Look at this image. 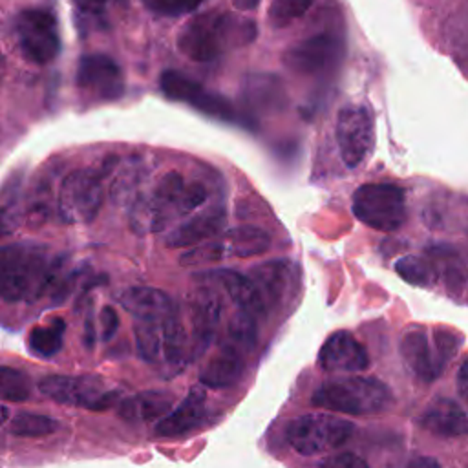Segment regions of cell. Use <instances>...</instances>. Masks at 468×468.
<instances>
[{
    "mask_svg": "<svg viewBox=\"0 0 468 468\" xmlns=\"http://www.w3.org/2000/svg\"><path fill=\"white\" fill-rule=\"evenodd\" d=\"M258 318L239 311L230 318L229 325H227V336H229V344L236 346V347H245L250 349L254 347L256 340H258Z\"/></svg>",
    "mask_w": 468,
    "mask_h": 468,
    "instance_id": "cell-33",
    "label": "cell"
},
{
    "mask_svg": "<svg viewBox=\"0 0 468 468\" xmlns=\"http://www.w3.org/2000/svg\"><path fill=\"white\" fill-rule=\"evenodd\" d=\"M406 468H442V466L439 464V461H437V459H433V457H426V455H420V457L411 459V461L406 464Z\"/></svg>",
    "mask_w": 468,
    "mask_h": 468,
    "instance_id": "cell-41",
    "label": "cell"
},
{
    "mask_svg": "<svg viewBox=\"0 0 468 468\" xmlns=\"http://www.w3.org/2000/svg\"><path fill=\"white\" fill-rule=\"evenodd\" d=\"M225 247L227 252L238 258H250L269 250L271 236L258 227L241 225L225 234Z\"/></svg>",
    "mask_w": 468,
    "mask_h": 468,
    "instance_id": "cell-26",
    "label": "cell"
},
{
    "mask_svg": "<svg viewBox=\"0 0 468 468\" xmlns=\"http://www.w3.org/2000/svg\"><path fill=\"white\" fill-rule=\"evenodd\" d=\"M249 276L260 289L267 309H276L292 287V263L285 260L265 261L252 267Z\"/></svg>",
    "mask_w": 468,
    "mask_h": 468,
    "instance_id": "cell-19",
    "label": "cell"
},
{
    "mask_svg": "<svg viewBox=\"0 0 468 468\" xmlns=\"http://www.w3.org/2000/svg\"><path fill=\"white\" fill-rule=\"evenodd\" d=\"M185 188L181 174L168 172L150 192H139L130 207V227L137 234L166 229L176 218L185 216Z\"/></svg>",
    "mask_w": 468,
    "mask_h": 468,
    "instance_id": "cell-4",
    "label": "cell"
},
{
    "mask_svg": "<svg viewBox=\"0 0 468 468\" xmlns=\"http://www.w3.org/2000/svg\"><path fill=\"white\" fill-rule=\"evenodd\" d=\"M338 38L329 33H318L291 46L283 55L285 68L300 75H322L333 69L340 58Z\"/></svg>",
    "mask_w": 468,
    "mask_h": 468,
    "instance_id": "cell-12",
    "label": "cell"
},
{
    "mask_svg": "<svg viewBox=\"0 0 468 468\" xmlns=\"http://www.w3.org/2000/svg\"><path fill=\"white\" fill-rule=\"evenodd\" d=\"M311 404L347 415H375L391 408L393 393L375 377H342L320 384Z\"/></svg>",
    "mask_w": 468,
    "mask_h": 468,
    "instance_id": "cell-3",
    "label": "cell"
},
{
    "mask_svg": "<svg viewBox=\"0 0 468 468\" xmlns=\"http://www.w3.org/2000/svg\"><path fill=\"white\" fill-rule=\"evenodd\" d=\"M314 0H271L269 4V22L274 27H285L292 20L300 18L307 13V9L313 5Z\"/></svg>",
    "mask_w": 468,
    "mask_h": 468,
    "instance_id": "cell-35",
    "label": "cell"
},
{
    "mask_svg": "<svg viewBox=\"0 0 468 468\" xmlns=\"http://www.w3.org/2000/svg\"><path fill=\"white\" fill-rule=\"evenodd\" d=\"M457 391L464 400H468V355L457 371Z\"/></svg>",
    "mask_w": 468,
    "mask_h": 468,
    "instance_id": "cell-40",
    "label": "cell"
},
{
    "mask_svg": "<svg viewBox=\"0 0 468 468\" xmlns=\"http://www.w3.org/2000/svg\"><path fill=\"white\" fill-rule=\"evenodd\" d=\"M133 336L139 356L146 362H155L163 351V322L137 320Z\"/></svg>",
    "mask_w": 468,
    "mask_h": 468,
    "instance_id": "cell-29",
    "label": "cell"
},
{
    "mask_svg": "<svg viewBox=\"0 0 468 468\" xmlns=\"http://www.w3.org/2000/svg\"><path fill=\"white\" fill-rule=\"evenodd\" d=\"M207 415V395L201 386H194L186 397L163 419L157 420L154 431L159 437H179L203 422Z\"/></svg>",
    "mask_w": 468,
    "mask_h": 468,
    "instance_id": "cell-17",
    "label": "cell"
},
{
    "mask_svg": "<svg viewBox=\"0 0 468 468\" xmlns=\"http://www.w3.org/2000/svg\"><path fill=\"white\" fill-rule=\"evenodd\" d=\"M400 356L408 369L422 382L435 380L448 367L433 338L430 340L428 331L420 325L404 331L400 338Z\"/></svg>",
    "mask_w": 468,
    "mask_h": 468,
    "instance_id": "cell-14",
    "label": "cell"
},
{
    "mask_svg": "<svg viewBox=\"0 0 468 468\" xmlns=\"http://www.w3.org/2000/svg\"><path fill=\"white\" fill-rule=\"evenodd\" d=\"M320 468H369L367 463L353 452H338L325 457Z\"/></svg>",
    "mask_w": 468,
    "mask_h": 468,
    "instance_id": "cell-38",
    "label": "cell"
},
{
    "mask_svg": "<svg viewBox=\"0 0 468 468\" xmlns=\"http://www.w3.org/2000/svg\"><path fill=\"white\" fill-rule=\"evenodd\" d=\"M75 82L84 93L102 101L119 99L124 91L119 64L102 53H90L79 60Z\"/></svg>",
    "mask_w": 468,
    "mask_h": 468,
    "instance_id": "cell-13",
    "label": "cell"
},
{
    "mask_svg": "<svg viewBox=\"0 0 468 468\" xmlns=\"http://www.w3.org/2000/svg\"><path fill=\"white\" fill-rule=\"evenodd\" d=\"M0 395L9 402H24L31 397V382L20 369L2 366L0 367Z\"/></svg>",
    "mask_w": 468,
    "mask_h": 468,
    "instance_id": "cell-34",
    "label": "cell"
},
{
    "mask_svg": "<svg viewBox=\"0 0 468 468\" xmlns=\"http://www.w3.org/2000/svg\"><path fill=\"white\" fill-rule=\"evenodd\" d=\"M112 170V161L101 168H77L69 172L58 188L57 214L66 225L90 223L102 205V179Z\"/></svg>",
    "mask_w": 468,
    "mask_h": 468,
    "instance_id": "cell-5",
    "label": "cell"
},
{
    "mask_svg": "<svg viewBox=\"0 0 468 468\" xmlns=\"http://www.w3.org/2000/svg\"><path fill=\"white\" fill-rule=\"evenodd\" d=\"M318 366L331 373L362 371L369 366V355L349 331H335L318 351Z\"/></svg>",
    "mask_w": 468,
    "mask_h": 468,
    "instance_id": "cell-16",
    "label": "cell"
},
{
    "mask_svg": "<svg viewBox=\"0 0 468 468\" xmlns=\"http://www.w3.org/2000/svg\"><path fill=\"white\" fill-rule=\"evenodd\" d=\"M146 176V168L143 165L141 159H130L121 172L117 174L112 188H110V196L115 203H126L132 201L139 196L137 188L141 185V181Z\"/></svg>",
    "mask_w": 468,
    "mask_h": 468,
    "instance_id": "cell-27",
    "label": "cell"
},
{
    "mask_svg": "<svg viewBox=\"0 0 468 468\" xmlns=\"http://www.w3.org/2000/svg\"><path fill=\"white\" fill-rule=\"evenodd\" d=\"M172 404L174 397L168 391L148 389L124 399L119 406V413L128 420H159L170 413Z\"/></svg>",
    "mask_w": 468,
    "mask_h": 468,
    "instance_id": "cell-25",
    "label": "cell"
},
{
    "mask_svg": "<svg viewBox=\"0 0 468 468\" xmlns=\"http://www.w3.org/2000/svg\"><path fill=\"white\" fill-rule=\"evenodd\" d=\"M58 422L40 413H18L9 424V431L18 437H46L57 431Z\"/></svg>",
    "mask_w": 468,
    "mask_h": 468,
    "instance_id": "cell-31",
    "label": "cell"
},
{
    "mask_svg": "<svg viewBox=\"0 0 468 468\" xmlns=\"http://www.w3.org/2000/svg\"><path fill=\"white\" fill-rule=\"evenodd\" d=\"M395 271L404 282L419 287H428L435 280V271L431 263L420 256H402L400 260H397Z\"/></svg>",
    "mask_w": 468,
    "mask_h": 468,
    "instance_id": "cell-32",
    "label": "cell"
},
{
    "mask_svg": "<svg viewBox=\"0 0 468 468\" xmlns=\"http://www.w3.org/2000/svg\"><path fill=\"white\" fill-rule=\"evenodd\" d=\"M355 426L347 419L331 413H305L285 428L287 442L302 455H318L336 450L353 435Z\"/></svg>",
    "mask_w": 468,
    "mask_h": 468,
    "instance_id": "cell-6",
    "label": "cell"
},
{
    "mask_svg": "<svg viewBox=\"0 0 468 468\" xmlns=\"http://www.w3.org/2000/svg\"><path fill=\"white\" fill-rule=\"evenodd\" d=\"M150 9L165 16H179L194 11L205 0H143Z\"/></svg>",
    "mask_w": 468,
    "mask_h": 468,
    "instance_id": "cell-37",
    "label": "cell"
},
{
    "mask_svg": "<svg viewBox=\"0 0 468 468\" xmlns=\"http://www.w3.org/2000/svg\"><path fill=\"white\" fill-rule=\"evenodd\" d=\"M101 325H102V336L101 338L104 342L112 340L113 335L119 329V316H117V311L112 305L102 307V311H101Z\"/></svg>",
    "mask_w": 468,
    "mask_h": 468,
    "instance_id": "cell-39",
    "label": "cell"
},
{
    "mask_svg": "<svg viewBox=\"0 0 468 468\" xmlns=\"http://www.w3.org/2000/svg\"><path fill=\"white\" fill-rule=\"evenodd\" d=\"M159 86H161V91L172 101L190 104L196 110L214 119H221L227 122L236 121V110L227 97L207 90L197 80H194L192 77L181 71H174V69L163 71L159 77Z\"/></svg>",
    "mask_w": 468,
    "mask_h": 468,
    "instance_id": "cell-11",
    "label": "cell"
},
{
    "mask_svg": "<svg viewBox=\"0 0 468 468\" xmlns=\"http://www.w3.org/2000/svg\"><path fill=\"white\" fill-rule=\"evenodd\" d=\"M227 252L225 243L219 241H207L197 245L196 249L185 252L179 258V263L183 267H194V265H205V263H214L219 261L223 258V254Z\"/></svg>",
    "mask_w": 468,
    "mask_h": 468,
    "instance_id": "cell-36",
    "label": "cell"
},
{
    "mask_svg": "<svg viewBox=\"0 0 468 468\" xmlns=\"http://www.w3.org/2000/svg\"><path fill=\"white\" fill-rule=\"evenodd\" d=\"M232 4H234V7L247 11V9H256L260 0H232Z\"/></svg>",
    "mask_w": 468,
    "mask_h": 468,
    "instance_id": "cell-44",
    "label": "cell"
},
{
    "mask_svg": "<svg viewBox=\"0 0 468 468\" xmlns=\"http://www.w3.org/2000/svg\"><path fill=\"white\" fill-rule=\"evenodd\" d=\"M38 389L58 404L93 411H104L119 400V391L106 389L102 378L90 375H48L38 380Z\"/></svg>",
    "mask_w": 468,
    "mask_h": 468,
    "instance_id": "cell-8",
    "label": "cell"
},
{
    "mask_svg": "<svg viewBox=\"0 0 468 468\" xmlns=\"http://www.w3.org/2000/svg\"><path fill=\"white\" fill-rule=\"evenodd\" d=\"M208 276L225 289V292L230 296L239 311H245L256 318L265 316L267 305L250 276H245L232 269H218L212 271Z\"/></svg>",
    "mask_w": 468,
    "mask_h": 468,
    "instance_id": "cell-21",
    "label": "cell"
},
{
    "mask_svg": "<svg viewBox=\"0 0 468 468\" xmlns=\"http://www.w3.org/2000/svg\"><path fill=\"white\" fill-rule=\"evenodd\" d=\"M256 26L252 20L238 18L229 13H207L190 20L177 37V49L190 60L208 62L227 48L252 42Z\"/></svg>",
    "mask_w": 468,
    "mask_h": 468,
    "instance_id": "cell-1",
    "label": "cell"
},
{
    "mask_svg": "<svg viewBox=\"0 0 468 468\" xmlns=\"http://www.w3.org/2000/svg\"><path fill=\"white\" fill-rule=\"evenodd\" d=\"M60 261H49L37 245H5L0 254V292L4 302L38 298L51 285Z\"/></svg>",
    "mask_w": 468,
    "mask_h": 468,
    "instance_id": "cell-2",
    "label": "cell"
},
{
    "mask_svg": "<svg viewBox=\"0 0 468 468\" xmlns=\"http://www.w3.org/2000/svg\"><path fill=\"white\" fill-rule=\"evenodd\" d=\"M335 137L347 168H356L364 163L375 144V119L369 108L360 104L344 106L336 115Z\"/></svg>",
    "mask_w": 468,
    "mask_h": 468,
    "instance_id": "cell-10",
    "label": "cell"
},
{
    "mask_svg": "<svg viewBox=\"0 0 468 468\" xmlns=\"http://www.w3.org/2000/svg\"><path fill=\"white\" fill-rule=\"evenodd\" d=\"M117 300L121 307L137 320L165 322L176 313L172 298L155 287H128Z\"/></svg>",
    "mask_w": 468,
    "mask_h": 468,
    "instance_id": "cell-18",
    "label": "cell"
},
{
    "mask_svg": "<svg viewBox=\"0 0 468 468\" xmlns=\"http://www.w3.org/2000/svg\"><path fill=\"white\" fill-rule=\"evenodd\" d=\"M245 371V358L239 347L232 344H225L205 367L199 371V382L207 388H229L236 384Z\"/></svg>",
    "mask_w": 468,
    "mask_h": 468,
    "instance_id": "cell-22",
    "label": "cell"
},
{
    "mask_svg": "<svg viewBox=\"0 0 468 468\" xmlns=\"http://www.w3.org/2000/svg\"><path fill=\"white\" fill-rule=\"evenodd\" d=\"M75 2L86 13H101L106 4V0H75Z\"/></svg>",
    "mask_w": 468,
    "mask_h": 468,
    "instance_id": "cell-42",
    "label": "cell"
},
{
    "mask_svg": "<svg viewBox=\"0 0 468 468\" xmlns=\"http://www.w3.org/2000/svg\"><path fill=\"white\" fill-rule=\"evenodd\" d=\"M186 347H188V336H186L185 325L179 320L177 313H174L163 322V355L166 362L179 364L186 353Z\"/></svg>",
    "mask_w": 468,
    "mask_h": 468,
    "instance_id": "cell-30",
    "label": "cell"
},
{
    "mask_svg": "<svg viewBox=\"0 0 468 468\" xmlns=\"http://www.w3.org/2000/svg\"><path fill=\"white\" fill-rule=\"evenodd\" d=\"M243 99L254 112H278L285 106V90L278 77L269 73H256L247 77L243 86Z\"/></svg>",
    "mask_w": 468,
    "mask_h": 468,
    "instance_id": "cell-24",
    "label": "cell"
},
{
    "mask_svg": "<svg viewBox=\"0 0 468 468\" xmlns=\"http://www.w3.org/2000/svg\"><path fill=\"white\" fill-rule=\"evenodd\" d=\"M225 227V212L212 208L208 212L197 214L188 221L176 227L166 238V247H188L201 245L203 241L218 236Z\"/></svg>",
    "mask_w": 468,
    "mask_h": 468,
    "instance_id": "cell-23",
    "label": "cell"
},
{
    "mask_svg": "<svg viewBox=\"0 0 468 468\" xmlns=\"http://www.w3.org/2000/svg\"><path fill=\"white\" fill-rule=\"evenodd\" d=\"M84 346L88 349H93V346H95V327H93L91 316H88L84 320Z\"/></svg>",
    "mask_w": 468,
    "mask_h": 468,
    "instance_id": "cell-43",
    "label": "cell"
},
{
    "mask_svg": "<svg viewBox=\"0 0 468 468\" xmlns=\"http://www.w3.org/2000/svg\"><path fill=\"white\" fill-rule=\"evenodd\" d=\"M16 44L26 60L44 66L53 60L58 53L60 40L57 20L51 11L44 7H29L15 18Z\"/></svg>",
    "mask_w": 468,
    "mask_h": 468,
    "instance_id": "cell-9",
    "label": "cell"
},
{
    "mask_svg": "<svg viewBox=\"0 0 468 468\" xmlns=\"http://www.w3.org/2000/svg\"><path fill=\"white\" fill-rule=\"evenodd\" d=\"M419 424L439 437H459L468 433V417L464 410L446 397L431 400L419 417Z\"/></svg>",
    "mask_w": 468,
    "mask_h": 468,
    "instance_id": "cell-20",
    "label": "cell"
},
{
    "mask_svg": "<svg viewBox=\"0 0 468 468\" xmlns=\"http://www.w3.org/2000/svg\"><path fill=\"white\" fill-rule=\"evenodd\" d=\"M64 329L66 324L64 320L57 318L48 325H37L29 333L27 346L33 355L37 356H53L55 353L60 351L62 347V338H64Z\"/></svg>",
    "mask_w": 468,
    "mask_h": 468,
    "instance_id": "cell-28",
    "label": "cell"
},
{
    "mask_svg": "<svg viewBox=\"0 0 468 468\" xmlns=\"http://www.w3.org/2000/svg\"><path fill=\"white\" fill-rule=\"evenodd\" d=\"M190 305V322H192V346L194 355H201L212 344L221 314H223V302L216 289L212 287H197L188 296Z\"/></svg>",
    "mask_w": 468,
    "mask_h": 468,
    "instance_id": "cell-15",
    "label": "cell"
},
{
    "mask_svg": "<svg viewBox=\"0 0 468 468\" xmlns=\"http://www.w3.org/2000/svg\"><path fill=\"white\" fill-rule=\"evenodd\" d=\"M358 221L382 232H393L406 221V197L391 183H367L355 190L351 199Z\"/></svg>",
    "mask_w": 468,
    "mask_h": 468,
    "instance_id": "cell-7",
    "label": "cell"
}]
</instances>
